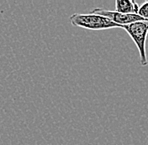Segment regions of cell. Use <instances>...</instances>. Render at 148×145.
Here are the masks:
<instances>
[{"label": "cell", "instance_id": "1", "mask_svg": "<svg viewBox=\"0 0 148 145\" xmlns=\"http://www.w3.org/2000/svg\"><path fill=\"white\" fill-rule=\"evenodd\" d=\"M70 23L77 27H81L90 30H104L114 28L124 29L125 25H120L107 17L97 14H73L69 18Z\"/></svg>", "mask_w": 148, "mask_h": 145}, {"label": "cell", "instance_id": "2", "mask_svg": "<svg viewBox=\"0 0 148 145\" xmlns=\"http://www.w3.org/2000/svg\"><path fill=\"white\" fill-rule=\"evenodd\" d=\"M124 29L128 33L130 37L136 46L140 55V62L141 66L148 65L146 44L148 36V22L139 21L124 26Z\"/></svg>", "mask_w": 148, "mask_h": 145}, {"label": "cell", "instance_id": "3", "mask_svg": "<svg viewBox=\"0 0 148 145\" xmlns=\"http://www.w3.org/2000/svg\"><path fill=\"white\" fill-rule=\"evenodd\" d=\"M91 13L107 17L111 19L113 22H114L120 25H127L133 24V23L139 22V21L148 22V19L142 18L137 14H120L116 11L106 10V9H103L100 8L94 9Z\"/></svg>", "mask_w": 148, "mask_h": 145}, {"label": "cell", "instance_id": "4", "mask_svg": "<svg viewBox=\"0 0 148 145\" xmlns=\"http://www.w3.org/2000/svg\"><path fill=\"white\" fill-rule=\"evenodd\" d=\"M115 10L120 14H137L139 11V4L133 0H116Z\"/></svg>", "mask_w": 148, "mask_h": 145}, {"label": "cell", "instance_id": "5", "mask_svg": "<svg viewBox=\"0 0 148 145\" xmlns=\"http://www.w3.org/2000/svg\"><path fill=\"white\" fill-rule=\"evenodd\" d=\"M138 14L142 18L148 19V1H146L140 8H139Z\"/></svg>", "mask_w": 148, "mask_h": 145}]
</instances>
